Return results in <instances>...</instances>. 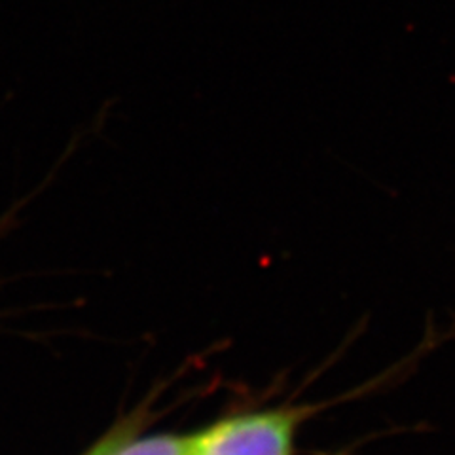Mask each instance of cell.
I'll return each mask as SVG.
<instances>
[{
  "label": "cell",
  "instance_id": "obj_1",
  "mask_svg": "<svg viewBox=\"0 0 455 455\" xmlns=\"http://www.w3.org/2000/svg\"><path fill=\"white\" fill-rule=\"evenodd\" d=\"M311 406L245 411L190 436V455H296V435Z\"/></svg>",
  "mask_w": 455,
  "mask_h": 455
},
{
  "label": "cell",
  "instance_id": "obj_2",
  "mask_svg": "<svg viewBox=\"0 0 455 455\" xmlns=\"http://www.w3.org/2000/svg\"><path fill=\"white\" fill-rule=\"evenodd\" d=\"M108 455H190V436L158 435L133 438L132 429Z\"/></svg>",
  "mask_w": 455,
  "mask_h": 455
},
{
  "label": "cell",
  "instance_id": "obj_3",
  "mask_svg": "<svg viewBox=\"0 0 455 455\" xmlns=\"http://www.w3.org/2000/svg\"><path fill=\"white\" fill-rule=\"evenodd\" d=\"M133 429V427H124V429H118V431H114V433H110L105 440H101V443H99L90 453H85V455H108L110 451H112V448L116 446L120 440L130 433Z\"/></svg>",
  "mask_w": 455,
  "mask_h": 455
}]
</instances>
